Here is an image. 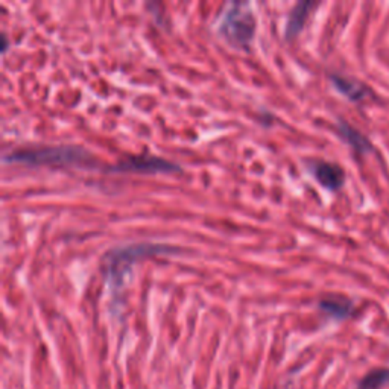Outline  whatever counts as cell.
<instances>
[{"instance_id": "obj_1", "label": "cell", "mask_w": 389, "mask_h": 389, "mask_svg": "<svg viewBox=\"0 0 389 389\" xmlns=\"http://www.w3.org/2000/svg\"><path fill=\"white\" fill-rule=\"evenodd\" d=\"M5 163H20L28 166H79L88 164V154L81 148L58 146L18 151L5 157Z\"/></svg>"}, {"instance_id": "obj_2", "label": "cell", "mask_w": 389, "mask_h": 389, "mask_svg": "<svg viewBox=\"0 0 389 389\" xmlns=\"http://www.w3.org/2000/svg\"><path fill=\"white\" fill-rule=\"evenodd\" d=\"M219 32L232 44L246 47L256 32V18L251 6L242 2L228 5L219 22Z\"/></svg>"}, {"instance_id": "obj_3", "label": "cell", "mask_w": 389, "mask_h": 389, "mask_svg": "<svg viewBox=\"0 0 389 389\" xmlns=\"http://www.w3.org/2000/svg\"><path fill=\"white\" fill-rule=\"evenodd\" d=\"M174 251L169 246H157V245H134L126 248H117L107 254V274L108 282L113 291H119L124 286V277L129 271V266H133L138 258L148 254L157 253H169Z\"/></svg>"}, {"instance_id": "obj_4", "label": "cell", "mask_w": 389, "mask_h": 389, "mask_svg": "<svg viewBox=\"0 0 389 389\" xmlns=\"http://www.w3.org/2000/svg\"><path fill=\"white\" fill-rule=\"evenodd\" d=\"M117 172H148V174H158V172H178L181 171L179 166L166 162L163 158L157 157H134L126 162L121 163L116 167Z\"/></svg>"}, {"instance_id": "obj_5", "label": "cell", "mask_w": 389, "mask_h": 389, "mask_svg": "<svg viewBox=\"0 0 389 389\" xmlns=\"http://www.w3.org/2000/svg\"><path fill=\"white\" fill-rule=\"evenodd\" d=\"M312 171L318 183L328 191H339L345 183V174L342 167L327 162H316L312 166Z\"/></svg>"}, {"instance_id": "obj_6", "label": "cell", "mask_w": 389, "mask_h": 389, "mask_svg": "<svg viewBox=\"0 0 389 389\" xmlns=\"http://www.w3.org/2000/svg\"><path fill=\"white\" fill-rule=\"evenodd\" d=\"M330 79H332L333 85L337 88V92H341L344 96H347L353 102L364 101L368 95H371L370 90H368L364 84L353 81V79H350V78H344L341 75H332Z\"/></svg>"}, {"instance_id": "obj_7", "label": "cell", "mask_w": 389, "mask_h": 389, "mask_svg": "<svg viewBox=\"0 0 389 389\" xmlns=\"http://www.w3.org/2000/svg\"><path fill=\"white\" fill-rule=\"evenodd\" d=\"M315 6H316V4H313V2H300L292 9L291 16H289L287 23H286V38L287 40H291L297 34L301 32L306 20L309 18V16H311V11Z\"/></svg>"}, {"instance_id": "obj_8", "label": "cell", "mask_w": 389, "mask_h": 389, "mask_svg": "<svg viewBox=\"0 0 389 389\" xmlns=\"http://www.w3.org/2000/svg\"><path fill=\"white\" fill-rule=\"evenodd\" d=\"M337 129H339V136H341L357 154H368L373 151L371 142L368 140V138L362 133H359L357 129H354L347 122H339Z\"/></svg>"}, {"instance_id": "obj_9", "label": "cell", "mask_w": 389, "mask_h": 389, "mask_svg": "<svg viewBox=\"0 0 389 389\" xmlns=\"http://www.w3.org/2000/svg\"><path fill=\"white\" fill-rule=\"evenodd\" d=\"M319 309L336 319H345L353 313V303L350 300H345V298L332 297L319 301Z\"/></svg>"}, {"instance_id": "obj_10", "label": "cell", "mask_w": 389, "mask_h": 389, "mask_svg": "<svg viewBox=\"0 0 389 389\" xmlns=\"http://www.w3.org/2000/svg\"><path fill=\"white\" fill-rule=\"evenodd\" d=\"M389 385V368H378L368 373L356 389H383Z\"/></svg>"}]
</instances>
